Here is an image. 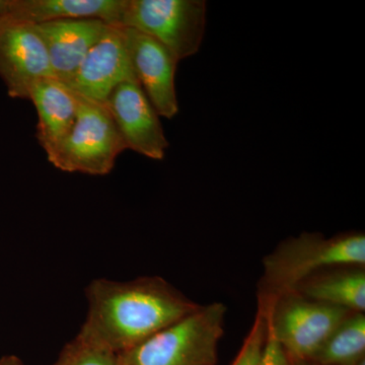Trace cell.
<instances>
[{
	"mask_svg": "<svg viewBox=\"0 0 365 365\" xmlns=\"http://www.w3.org/2000/svg\"><path fill=\"white\" fill-rule=\"evenodd\" d=\"M88 316L78 335L115 354L195 312L196 304L160 276L96 279L86 288Z\"/></svg>",
	"mask_w": 365,
	"mask_h": 365,
	"instance_id": "obj_1",
	"label": "cell"
},
{
	"mask_svg": "<svg viewBox=\"0 0 365 365\" xmlns=\"http://www.w3.org/2000/svg\"><path fill=\"white\" fill-rule=\"evenodd\" d=\"M365 265V235L362 232L325 237L319 232H302L284 240L264 257L263 275L258 285V306L292 292L302 281L324 269Z\"/></svg>",
	"mask_w": 365,
	"mask_h": 365,
	"instance_id": "obj_2",
	"label": "cell"
},
{
	"mask_svg": "<svg viewBox=\"0 0 365 365\" xmlns=\"http://www.w3.org/2000/svg\"><path fill=\"white\" fill-rule=\"evenodd\" d=\"M227 307L200 306L140 344L120 353L117 365H216Z\"/></svg>",
	"mask_w": 365,
	"mask_h": 365,
	"instance_id": "obj_3",
	"label": "cell"
},
{
	"mask_svg": "<svg viewBox=\"0 0 365 365\" xmlns=\"http://www.w3.org/2000/svg\"><path fill=\"white\" fill-rule=\"evenodd\" d=\"M125 150L123 139L105 103L81 97L76 123L48 160L62 172L106 176Z\"/></svg>",
	"mask_w": 365,
	"mask_h": 365,
	"instance_id": "obj_4",
	"label": "cell"
},
{
	"mask_svg": "<svg viewBox=\"0 0 365 365\" xmlns=\"http://www.w3.org/2000/svg\"><path fill=\"white\" fill-rule=\"evenodd\" d=\"M267 316L268 331L295 361H309L329 336L352 312L307 299L297 292L258 306Z\"/></svg>",
	"mask_w": 365,
	"mask_h": 365,
	"instance_id": "obj_5",
	"label": "cell"
},
{
	"mask_svg": "<svg viewBox=\"0 0 365 365\" xmlns=\"http://www.w3.org/2000/svg\"><path fill=\"white\" fill-rule=\"evenodd\" d=\"M206 7L204 0H125L118 26L150 36L180 62L200 49Z\"/></svg>",
	"mask_w": 365,
	"mask_h": 365,
	"instance_id": "obj_6",
	"label": "cell"
},
{
	"mask_svg": "<svg viewBox=\"0 0 365 365\" xmlns=\"http://www.w3.org/2000/svg\"><path fill=\"white\" fill-rule=\"evenodd\" d=\"M54 74L36 26L0 13V78L9 97L29 100L33 86Z\"/></svg>",
	"mask_w": 365,
	"mask_h": 365,
	"instance_id": "obj_7",
	"label": "cell"
},
{
	"mask_svg": "<svg viewBox=\"0 0 365 365\" xmlns=\"http://www.w3.org/2000/svg\"><path fill=\"white\" fill-rule=\"evenodd\" d=\"M127 150L162 160L169 141L155 111L136 79L120 83L105 102Z\"/></svg>",
	"mask_w": 365,
	"mask_h": 365,
	"instance_id": "obj_8",
	"label": "cell"
},
{
	"mask_svg": "<svg viewBox=\"0 0 365 365\" xmlns=\"http://www.w3.org/2000/svg\"><path fill=\"white\" fill-rule=\"evenodd\" d=\"M134 76L160 117L172 119L179 112L176 91L178 60L150 36L125 28Z\"/></svg>",
	"mask_w": 365,
	"mask_h": 365,
	"instance_id": "obj_9",
	"label": "cell"
},
{
	"mask_svg": "<svg viewBox=\"0 0 365 365\" xmlns=\"http://www.w3.org/2000/svg\"><path fill=\"white\" fill-rule=\"evenodd\" d=\"M136 79L123 26L110 25L67 85L83 98L105 103L120 83Z\"/></svg>",
	"mask_w": 365,
	"mask_h": 365,
	"instance_id": "obj_10",
	"label": "cell"
},
{
	"mask_svg": "<svg viewBox=\"0 0 365 365\" xmlns=\"http://www.w3.org/2000/svg\"><path fill=\"white\" fill-rule=\"evenodd\" d=\"M35 26L44 41L54 78L67 83L110 25L98 19H71Z\"/></svg>",
	"mask_w": 365,
	"mask_h": 365,
	"instance_id": "obj_11",
	"label": "cell"
},
{
	"mask_svg": "<svg viewBox=\"0 0 365 365\" xmlns=\"http://www.w3.org/2000/svg\"><path fill=\"white\" fill-rule=\"evenodd\" d=\"M29 100L37 110L36 137L50 157L76 123L81 97L63 81L47 78L33 86Z\"/></svg>",
	"mask_w": 365,
	"mask_h": 365,
	"instance_id": "obj_12",
	"label": "cell"
},
{
	"mask_svg": "<svg viewBox=\"0 0 365 365\" xmlns=\"http://www.w3.org/2000/svg\"><path fill=\"white\" fill-rule=\"evenodd\" d=\"M125 0H2L1 13L40 25L71 19H98L119 25Z\"/></svg>",
	"mask_w": 365,
	"mask_h": 365,
	"instance_id": "obj_13",
	"label": "cell"
},
{
	"mask_svg": "<svg viewBox=\"0 0 365 365\" xmlns=\"http://www.w3.org/2000/svg\"><path fill=\"white\" fill-rule=\"evenodd\" d=\"M292 292L352 313H364V267L338 266L324 269L302 281Z\"/></svg>",
	"mask_w": 365,
	"mask_h": 365,
	"instance_id": "obj_14",
	"label": "cell"
},
{
	"mask_svg": "<svg viewBox=\"0 0 365 365\" xmlns=\"http://www.w3.org/2000/svg\"><path fill=\"white\" fill-rule=\"evenodd\" d=\"M365 357V314L352 313L340 324L309 361L352 365Z\"/></svg>",
	"mask_w": 365,
	"mask_h": 365,
	"instance_id": "obj_15",
	"label": "cell"
},
{
	"mask_svg": "<svg viewBox=\"0 0 365 365\" xmlns=\"http://www.w3.org/2000/svg\"><path fill=\"white\" fill-rule=\"evenodd\" d=\"M118 355L76 336L60 353L53 365H117Z\"/></svg>",
	"mask_w": 365,
	"mask_h": 365,
	"instance_id": "obj_16",
	"label": "cell"
},
{
	"mask_svg": "<svg viewBox=\"0 0 365 365\" xmlns=\"http://www.w3.org/2000/svg\"><path fill=\"white\" fill-rule=\"evenodd\" d=\"M267 335V316L263 309L258 307L253 326L232 365H259Z\"/></svg>",
	"mask_w": 365,
	"mask_h": 365,
	"instance_id": "obj_17",
	"label": "cell"
},
{
	"mask_svg": "<svg viewBox=\"0 0 365 365\" xmlns=\"http://www.w3.org/2000/svg\"><path fill=\"white\" fill-rule=\"evenodd\" d=\"M259 365H292L287 353L268 331L267 340Z\"/></svg>",
	"mask_w": 365,
	"mask_h": 365,
	"instance_id": "obj_18",
	"label": "cell"
},
{
	"mask_svg": "<svg viewBox=\"0 0 365 365\" xmlns=\"http://www.w3.org/2000/svg\"><path fill=\"white\" fill-rule=\"evenodd\" d=\"M0 365H26L16 355H6L0 357Z\"/></svg>",
	"mask_w": 365,
	"mask_h": 365,
	"instance_id": "obj_19",
	"label": "cell"
},
{
	"mask_svg": "<svg viewBox=\"0 0 365 365\" xmlns=\"http://www.w3.org/2000/svg\"><path fill=\"white\" fill-rule=\"evenodd\" d=\"M290 364L292 365H319L312 361H295V360H290Z\"/></svg>",
	"mask_w": 365,
	"mask_h": 365,
	"instance_id": "obj_20",
	"label": "cell"
},
{
	"mask_svg": "<svg viewBox=\"0 0 365 365\" xmlns=\"http://www.w3.org/2000/svg\"><path fill=\"white\" fill-rule=\"evenodd\" d=\"M352 365H365V357L364 359L359 360V361L355 362V364H353Z\"/></svg>",
	"mask_w": 365,
	"mask_h": 365,
	"instance_id": "obj_21",
	"label": "cell"
},
{
	"mask_svg": "<svg viewBox=\"0 0 365 365\" xmlns=\"http://www.w3.org/2000/svg\"><path fill=\"white\" fill-rule=\"evenodd\" d=\"M1 9H2V0H0V13H1Z\"/></svg>",
	"mask_w": 365,
	"mask_h": 365,
	"instance_id": "obj_22",
	"label": "cell"
}]
</instances>
